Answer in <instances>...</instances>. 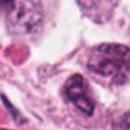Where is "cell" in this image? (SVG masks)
<instances>
[{"label": "cell", "mask_w": 130, "mask_h": 130, "mask_svg": "<svg viewBox=\"0 0 130 130\" xmlns=\"http://www.w3.org/2000/svg\"><path fill=\"white\" fill-rule=\"evenodd\" d=\"M87 67L98 75L122 82L130 74V47L119 43L100 45L91 51Z\"/></svg>", "instance_id": "obj_1"}, {"label": "cell", "mask_w": 130, "mask_h": 130, "mask_svg": "<svg viewBox=\"0 0 130 130\" xmlns=\"http://www.w3.org/2000/svg\"><path fill=\"white\" fill-rule=\"evenodd\" d=\"M7 24L12 33L24 36L40 29L43 12L42 5L35 0H18L7 4Z\"/></svg>", "instance_id": "obj_2"}, {"label": "cell", "mask_w": 130, "mask_h": 130, "mask_svg": "<svg viewBox=\"0 0 130 130\" xmlns=\"http://www.w3.org/2000/svg\"><path fill=\"white\" fill-rule=\"evenodd\" d=\"M65 94L70 102L75 105L78 110H80L86 115H92L94 111V103L88 93V84L86 79L75 74L73 75L65 86Z\"/></svg>", "instance_id": "obj_3"}]
</instances>
